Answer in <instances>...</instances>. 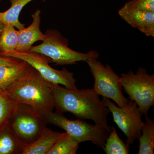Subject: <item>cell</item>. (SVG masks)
I'll return each mask as SVG.
<instances>
[{"mask_svg":"<svg viewBox=\"0 0 154 154\" xmlns=\"http://www.w3.org/2000/svg\"><path fill=\"white\" fill-rule=\"evenodd\" d=\"M57 113H70L79 119H89L95 124L110 129L107 124L108 107L93 88L70 90L51 84Z\"/></svg>","mask_w":154,"mask_h":154,"instance_id":"1","label":"cell"},{"mask_svg":"<svg viewBox=\"0 0 154 154\" xmlns=\"http://www.w3.org/2000/svg\"><path fill=\"white\" fill-rule=\"evenodd\" d=\"M6 91L17 103L29 105L40 114L53 112L54 108L51 83L30 65Z\"/></svg>","mask_w":154,"mask_h":154,"instance_id":"2","label":"cell"},{"mask_svg":"<svg viewBox=\"0 0 154 154\" xmlns=\"http://www.w3.org/2000/svg\"><path fill=\"white\" fill-rule=\"evenodd\" d=\"M42 43L32 46L29 51L38 53L51 60L57 65H66L86 62L90 59H98L99 53L91 50L85 53L77 52L68 47L67 39L56 30H48Z\"/></svg>","mask_w":154,"mask_h":154,"instance_id":"3","label":"cell"},{"mask_svg":"<svg viewBox=\"0 0 154 154\" xmlns=\"http://www.w3.org/2000/svg\"><path fill=\"white\" fill-rule=\"evenodd\" d=\"M46 124L54 125L64 130L79 143L91 141L104 149L110 129L98 125L88 123L83 119L70 120L63 114L50 112L41 114Z\"/></svg>","mask_w":154,"mask_h":154,"instance_id":"4","label":"cell"},{"mask_svg":"<svg viewBox=\"0 0 154 154\" xmlns=\"http://www.w3.org/2000/svg\"><path fill=\"white\" fill-rule=\"evenodd\" d=\"M122 86L130 101L136 103L143 115H147L154 105V74L139 67L136 72L129 70L121 74Z\"/></svg>","mask_w":154,"mask_h":154,"instance_id":"5","label":"cell"},{"mask_svg":"<svg viewBox=\"0 0 154 154\" xmlns=\"http://www.w3.org/2000/svg\"><path fill=\"white\" fill-rule=\"evenodd\" d=\"M41 114L29 105L18 103L8 126L25 146L33 143L46 128Z\"/></svg>","mask_w":154,"mask_h":154,"instance_id":"6","label":"cell"},{"mask_svg":"<svg viewBox=\"0 0 154 154\" xmlns=\"http://www.w3.org/2000/svg\"><path fill=\"white\" fill-rule=\"evenodd\" d=\"M94 79V91L99 96L111 99L118 107H124L129 100L123 95L121 78L108 64L104 65L97 59L87 60Z\"/></svg>","mask_w":154,"mask_h":154,"instance_id":"7","label":"cell"},{"mask_svg":"<svg viewBox=\"0 0 154 154\" xmlns=\"http://www.w3.org/2000/svg\"><path fill=\"white\" fill-rule=\"evenodd\" d=\"M2 56L15 58L25 61L37 71L41 76L48 82L54 85H61L70 90H77L76 80L74 74L66 68L60 70L53 68L49 65L51 60L38 53L27 51L19 52L16 50L1 54Z\"/></svg>","mask_w":154,"mask_h":154,"instance_id":"8","label":"cell"},{"mask_svg":"<svg viewBox=\"0 0 154 154\" xmlns=\"http://www.w3.org/2000/svg\"><path fill=\"white\" fill-rule=\"evenodd\" d=\"M102 101L112 113L114 122L127 137L126 143L129 145L138 139L144 122L142 120L143 114L136 103L129 101L124 107H120L107 98L103 97Z\"/></svg>","mask_w":154,"mask_h":154,"instance_id":"9","label":"cell"},{"mask_svg":"<svg viewBox=\"0 0 154 154\" xmlns=\"http://www.w3.org/2000/svg\"><path fill=\"white\" fill-rule=\"evenodd\" d=\"M121 19L146 36L154 37V12H147L124 5L118 10Z\"/></svg>","mask_w":154,"mask_h":154,"instance_id":"10","label":"cell"},{"mask_svg":"<svg viewBox=\"0 0 154 154\" xmlns=\"http://www.w3.org/2000/svg\"><path fill=\"white\" fill-rule=\"evenodd\" d=\"M41 11L37 9L31 16L33 22L28 28L18 30V44L15 50L19 52L29 51L33 45L38 41H43L45 34L40 30Z\"/></svg>","mask_w":154,"mask_h":154,"instance_id":"11","label":"cell"},{"mask_svg":"<svg viewBox=\"0 0 154 154\" xmlns=\"http://www.w3.org/2000/svg\"><path fill=\"white\" fill-rule=\"evenodd\" d=\"M62 134L46 128L34 142L25 146L22 154H48Z\"/></svg>","mask_w":154,"mask_h":154,"instance_id":"12","label":"cell"},{"mask_svg":"<svg viewBox=\"0 0 154 154\" xmlns=\"http://www.w3.org/2000/svg\"><path fill=\"white\" fill-rule=\"evenodd\" d=\"M29 64L21 60L13 66H0V90L6 91L9 87L27 70Z\"/></svg>","mask_w":154,"mask_h":154,"instance_id":"13","label":"cell"},{"mask_svg":"<svg viewBox=\"0 0 154 154\" xmlns=\"http://www.w3.org/2000/svg\"><path fill=\"white\" fill-rule=\"evenodd\" d=\"M25 147L8 125L0 130V154H22Z\"/></svg>","mask_w":154,"mask_h":154,"instance_id":"14","label":"cell"},{"mask_svg":"<svg viewBox=\"0 0 154 154\" xmlns=\"http://www.w3.org/2000/svg\"><path fill=\"white\" fill-rule=\"evenodd\" d=\"M33 0H10L11 6L7 11L0 12V22L3 25L11 24L19 30L25 28V25L21 23L19 16L23 8ZM45 2L46 0H41Z\"/></svg>","mask_w":154,"mask_h":154,"instance_id":"15","label":"cell"},{"mask_svg":"<svg viewBox=\"0 0 154 154\" xmlns=\"http://www.w3.org/2000/svg\"><path fill=\"white\" fill-rule=\"evenodd\" d=\"M138 154H153L154 150V121L145 115V122L141 128Z\"/></svg>","mask_w":154,"mask_h":154,"instance_id":"16","label":"cell"},{"mask_svg":"<svg viewBox=\"0 0 154 154\" xmlns=\"http://www.w3.org/2000/svg\"><path fill=\"white\" fill-rule=\"evenodd\" d=\"M18 104L7 91L0 90V130L7 125Z\"/></svg>","mask_w":154,"mask_h":154,"instance_id":"17","label":"cell"},{"mask_svg":"<svg viewBox=\"0 0 154 154\" xmlns=\"http://www.w3.org/2000/svg\"><path fill=\"white\" fill-rule=\"evenodd\" d=\"M11 24L4 25L0 34V55L15 50L18 44V30Z\"/></svg>","mask_w":154,"mask_h":154,"instance_id":"18","label":"cell"},{"mask_svg":"<svg viewBox=\"0 0 154 154\" xmlns=\"http://www.w3.org/2000/svg\"><path fill=\"white\" fill-rule=\"evenodd\" d=\"M129 146L119 137L115 128L111 127L103 150L107 154H128Z\"/></svg>","mask_w":154,"mask_h":154,"instance_id":"19","label":"cell"},{"mask_svg":"<svg viewBox=\"0 0 154 154\" xmlns=\"http://www.w3.org/2000/svg\"><path fill=\"white\" fill-rule=\"evenodd\" d=\"M79 143L67 133L62 134L48 154H75Z\"/></svg>","mask_w":154,"mask_h":154,"instance_id":"20","label":"cell"},{"mask_svg":"<svg viewBox=\"0 0 154 154\" xmlns=\"http://www.w3.org/2000/svg\"><path fill=\"white\" fill-rule=\"evenodd\" d=\"M125 5L141 11L154 12V0H131Z\"/></svg>","mask_w":154,"mask_h":154,"instance_id":"21","label":"cell"},{"mask_svg":"<svg viewBox=\"0 0 154 154\" xmlns=\"http://www.w3.org/2000/svg\"><path fill=\"white\" fill-rule=\"evenodd\" d=\"M21 60L15 58L0 55V66L15 65L19 63Z\"/></svg>","mask_w":154,"mask_h":154,"instance_id":"22","label":"cell"},{"mask_svg":"<svg viewBox=\"0 0 154 154\" xmlns=\"http://www.w3.org/2000/svg\"><path fill=\"white\" fill-rule=\"evenodd\" d=\"M4 25L0 22V34H1V32L3 30V28H4Z\"/></svg>","mask_w":154,"mask_h":154,"instance_id":"23","label":"cell"},{"mask_svg":"<svg viewBox=\"0 0 154 154\" xmlns=\"http://www.w3.org/2000/svg\"><path fill=\"white\" fill-rule=\"evenodd\" d=\"M2 1V0H0V1Z\"/></svg>","mask_w":154,"mask_h":154,"instance_id":"24","label":"cell"}]
</instances>
